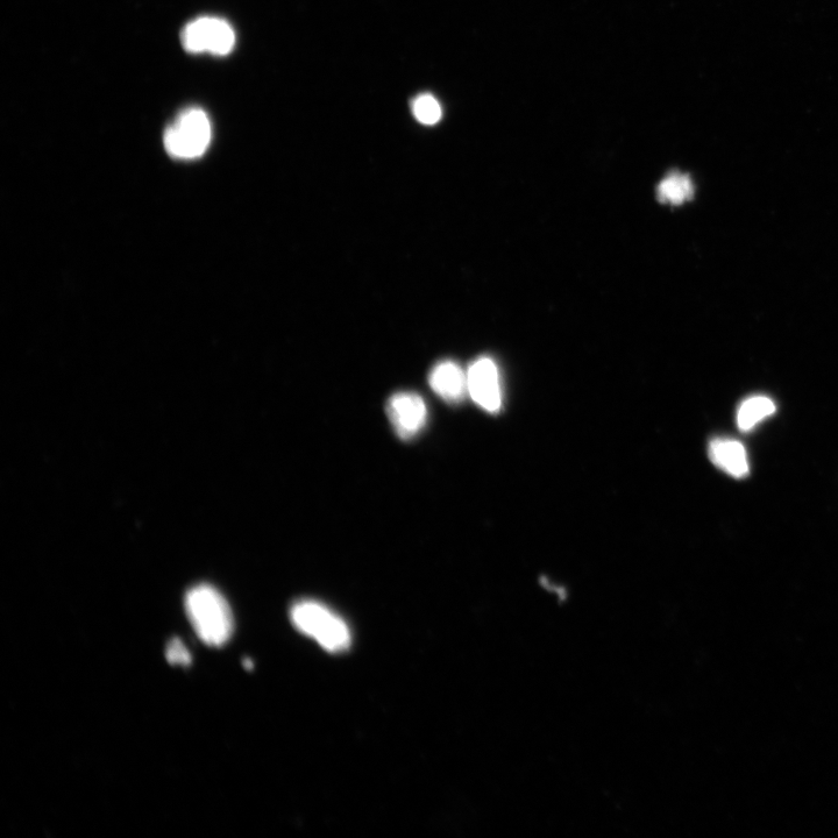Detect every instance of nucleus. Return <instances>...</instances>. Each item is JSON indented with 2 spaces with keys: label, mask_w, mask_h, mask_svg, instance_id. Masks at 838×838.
Wrapping results in <instances>:
<instances>
[{
  "label": "nucleus",
  "mask_w": 838,
  "mask_h": 838,
  "mask_svg": "<svg viewBox=\"0 0 838 838\" xmlns=\"http://www.w3.org/2000/svg\"><path fill=\"white\" fill-rule=\"evenodd\" d=\"M468 395L481 409L490 414L502 407V388L499 369L489 358L474 361L467 371Z\"/></svg>",
  "instance_id": "39448f33"
},
{
  "label": "nucleus",
  "mask_w": 838,
  "mask_h": 838,
  "mask_svg": "<svg viewBox=\"0 0 838 838\" xmlns=\"http://www.w3.org/2000/svg\"><path fill=\"white\" fill-rule=\"evenodd\" d=\"M166 656L168 662L173 665L189 666L191 664L190 652L179 638H174L168 643Z\"/></svg>",
  "instance_id": "f8f14e48"
},
{
  "label": "nucleus",
  "mask_w": 838,
  "mask_h": 838,
  "mask_svg": "<svg viewBox=\"0 0 838 838\" xmlns=\"http://www.w3.org/2000/svg\"><path fill=\"white\" fill-rule=\"evenodd\" d=\"M211 141L210 120L201 109H188L176 118L163 138L166 151L176 159L200 158Z\"/></svg>",
  "instance_id": "7ed1b4c3"
},
{
  "label": "nucleus",
  "mask_w": 838,
  "mask_h": 838,
  "mask_svg": "<svg viewBox=\"0 0 838 838\" xmlns=\"http://www.w3.org/2000/svg\"><path fill=\"white\" fill-rule=\"evenodd\" d=\"M291 622L322 646L326 651H346L352 644V635L347 623L321 602L303 600L295 603L290 612Z\"/></svg>",
  "instance_id": "f03ea898"
},
{
  "label": "nucleus",
  "mask_w": 838,
  "mask_h": 838,
  "mask_svg": "<svg viewBox=\"0 0 838 838\" xmlns=\"http://www.w3.org/2000/svg\"><path fill=\"white\" fill-rule=\"evenodd\" d=\"M387 414L396 435L402 439H413L428 423V406L421 395L401 392L390 397Z\"/></svg>",
  "instance_id": "423d86ee"
},
{
  "label": "nucleus",
  "mask_w": 838,
  "mask_h": 838,
  "mask_svg": "<svg viewBox=\"0 0 838 838\" xmlns=\"http://www.w3.org/2000/svg\"><path fill=\"white\" fill-rule=\"evenodd\" d=\"M693 194L694 188L690 177L680 173L667 176L658 188L659 200L674 205L690 200Z\"/></svg>",
  "instance_id": "9d476101"
},
{
  "label": "nucleus",
  "mask_w": 838,
  "mask_h": 838,
  "mask_svg": "<svg viewBox=\"0 0 838 838\" xmlns=\"http://www.w3.org/2000/svg\"><path fill=\"white\" fill-rule=\"evenodd\" d=\"M184 49L190 53L226 55L236 44V34L224 19L203 17L191 21L181 34Z\"/></svg>",
  "instance_id": "20e7f679"
},
{
  "label": "nucleus",
  "mask_w": 838,
  "mask_h": 838,
  "mask_svg": "<svg viewBox=\"0 0 838 838\" xmlns=\"http://www.w3.org/2000/svg\"><path fill=\"white\" fill-rule=\"evenodd\" d=\"M413 111L418 122L424 125H435L443 116L442 106L429 94L415 99Z\"/></svg>",
  "instance_id": "9b49d317"
},
{
  "label": "nucleus",
  "mask_w": 838,
  "mask_h": 838,
  "mask_svg": "<svg viewBox=\"0 0 838 838\" xmlns=\"http://www.w3.org/2000/svg\"><path fill=\"white\" fill-rule=\"evenodd\" d=\"M777 407L770 397L763 395L751 396L741 403L737 411V425L742 432H749L763 422L765 418L776 413Z\"/></svg>",
  "instance_id": "1a4fd4ad"
},
{
  "label": "nucleus",
  "mask_w": 838,
  "mask_h": 838,
  "mask_svg": "<svg viewBox=\"0 0 838 838\" xmlns=\"http://www.w3.org/2000/svg\"><path fill=\"white\" fill-rule=\"evenodd\" d=\"M430 387L440 399L449 403H460L468 394L467 372L456 362H439L429 376Z\"/></svg>",
  "instance_id": "0eeeda50"
},
{
  "label": "nucleus",
  "mask_w": 838,
  "mask_h": 838,
  "mask_svg": "<svg viewBox=\"0 0 838 838\" xmlns=\"http://www.w3.org/2000/svg\"><path fill=\"white\" fill-rule=\"evenodd\" d=\"M186 610L191 626L203 643L219 648L230 641L234 629L232 610L215 587L191 588L186 595Z\"/></svg>",
  "instance_id": "f257e3e1"
},
{
  "label": "nucleus",
  "mask_w": 838,
  "mask_h": 838,
  "mask_svg": "<svg viewBox=\"0 0 838 838\" xmlns=\"http://www.w3.org/2000/svg\"><path fill=\"white\" fill-rule=\"evenodd\" d=\"M708 452L713 464L731 477L742 479L749 474L748 453L738 440L715 438L710 442Z\"/></svg>",
  "instance_id": "6e6552de"
}]
</instances>
